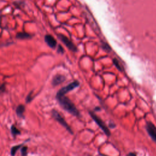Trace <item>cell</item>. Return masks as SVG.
<instances>
[{"mask_svg":"<svg viewBox=\"0 0 156 156\" xmlns=\"http://www.w3.org/2000/svg\"><path fill=\"white\" fill-rule=\"evenodd\" d=\"M57 99L60 105L66 111H67L69 113L76 116H79L80 115V113L79 110L69 98H68L67 97H65V96H62L57 97Z\"/></svg>","mask_w":156,"mask_h":156,"instance_id":"1","label":"cell"},{"mask_svg":"<svg viewBox=\"0 0 156 156\" xmlns=\"http://www.w3.org/2000/svg\"><path fill=\"white\" fill-rule=\"evenodd\" d=\"M89 113H90V115L91 116V118L98 124V125L100 127V128L103 130V132L105 133V134H106L107 136H110V132L109 129H108V127L106 126L105 124L103 122V121L99 117H98L95 113H94L93 112H90Z\"/></svg>","mask_w":156,"mask_h":156,"instance_id":"2","label":"cell"},{"mask_svg":"<svg viewBox=\"0 0 156 156\" xmlns=\"http://www.w3.org/2000/svg\"><path fill=\"white\" fill-rule=\"evenodd\" d=\"M79 82L77 80L74 81V82L69 83L66 87H64L62 88L61 89H60V90L57 93V98L64 96L66 93H67L69 91L73 90L75 88L79 87Z\"/></svg>","mask_w":156,"mask_h":156,"instance_id":"3","label":"cell"},{"mask_svg":"<svg viewBox=\"0 0 156 156\" xmlns=\"http://www.w3.org/2000/svg\"><path fill=\"white\" fill-rule=\"evenodd\" d=\"M52 115L54 116V118L61 124L64 127L66 128V129L67 130H68L70 133H73V131L71 129V127L69 126V125L67 124V122L65 121V119H63V118L55 110H53L52 111Z\"/></svg>","mask_w":156,"mask_h":156,"instance_id":"4","label":"cell"},{"mask_svg":"<svg viewBox=\"0 0 156 156\" xmlns=\"http://www.w3.org/2000/svg\"><path fill=\"white\" fill-rule=\"evenodd\" d=\"M146 128L149 135L156 143V127L155 125L151 122H147Z\"/></svg>","mask_w":156,"mask_h":156,"instance_id":"5","label":"cell"},{"mask_svg":"<svg viewBox=\"0 0 156 156\" xmlns=\"http://www.w3.org/2000/svg\"><path fill=\"white\" fill-rule=\"evenodd\" d=\"M60 39L62 40V41L65 43V44L69 49H71V51H76V46L74 45V44L68 39L66 37L62 35H60Z\"/></svg>","mask_w":156,"mask_h":156,"instance_id":"6","label":"cell"},{"mask_svg":"<svg viewBox=\"0 0 156 156\" xmlns=\"http://www.w3.org/2000/svg\"><path fill=\"white\" fill-rule=\"evenodd\" d=\"M45 39V41L47 43V44L51 47V48H55L57 44V42L55 41V40L53 38V37H52L50 35H47L45 36L44 37Z\"/></svg>","mask_w":156,"mask_h":156,"instance_id":"7","label":"cell"},{"mask_svg":"<svg viewBox=\"0 0 156 156\" xmlns=\"http://www.w3.org/2000/svg\"><path fill=\"white\" fill-rule=\"evenodd\" d=\"M65 80V77L62 75H56L52 79V83L53 85L55 86L58 84H60Z\"/></svg>","mask_w":156,"mask_h":156,"instance_id":"8","label":"cell"},{"mask_svg":"<svg viewBox=\"0 0 156 156\" xmlns=\"http://www.w3.org/2000/svg\"><path fill=\"white\" fill-rule=\"evenodd\" d=\"M24 111V107L23 105H20L16 108V113L19 116L22 115Z\"/></svg>","mask_w":156,"mask_h":156,"instance_id":"9","label":"cell"},{"mask_svg":"<svg viewBox=\"0 0 156 156\" xmlns=\"http://www.w3.org/2000/svg\"><path fill=\"white\" fill-rule=\"evenodd\" d=\"M12 133L13 135H16L20 133V131L15 126H12Z\"/></svg>","mask_w":156,"mask_h":156,"instance_id":"10","label":"cell"},{"mask_svg":"<svg viewBox=\"0 0 156 156\" xmlns=\"http://www.w3.org/2000/svg\"><path fill=\"white\" fill-rule=\"evenodd\" d=\"M113 62H114V64L115 65V66L117 67V68H118L119 70L122 71V68H121L120 64L119 63V62H118V60H116V59H114V60H113Z\"/></svg>","mask_w":156,"mask_h":156,"instance_id":"11","label":"cell"},{"mask_svg":"<svg viewBox=\"0 0 156 156\" xmlns=\"http://www.w3.org/2000/svg\"><path fill=\"white\" fill-rule=\"evenodd\" d=\"M20 147V146H15L13 147H12V150H11V154L12 155H14L16 152V151L18 149V148Z\"/></svg>","mask_w":156,"mask_h":156,"instance_id":"12","label":"cell"},{"mask_svg":"<svg viewBox=\"0 0 156 156\" xmlns=\"http://www.w3.org/2000/svg\"><path fill=\"white\" fill-rule=\"evenodd\" d=\"M17 37H19V38H24L29 37V35L27 34H22V33H20V34H18Z\"/></svg>","mask_w":156,"mask_h":156,"instance_id":"13","label":"cell"},{"mask_svg":"<svg viewBox=\"0 0 156 156\" xmlns=\"http://www.w3.org/2000/svg\"><path fill=\"white\" fill-rule=\"evenodd\" d=\"M26 151H27V147H24L22 150H21V153H22V155L24 156L26 155Z\"/></svg>","mask_w":156,"mask_h":156,"instance_id":"14","label":"cell"},{"mask_svg":"<svg viewBox=\"0 0 156 156\" xmlns=\"http://www.w3.org/2000/svg\"><path fill=\"white\" fill-rule=\"evenodd\" d=\"M127 156H136V155L134 152H130V153L128 154Z\"/></svg>","mask_w":156,"mask_h":156,"instance_id":"15","label":"cell"},{"mask_svg":"<svg viewBox=\"0 0 156 156\" xmlns=\"http://www.w3.org/2000/svg\"><path fill=\"white\" fill-rule=\"evenodd\" d=\"M1 90H2V86H0V91Z\"/></svg>","mask_w":156,"mask_h":156,"instance_id":"16","label":"cell"}]
</instances>
